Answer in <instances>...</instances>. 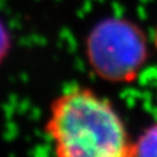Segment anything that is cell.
<instances>
[{
	"label": "cell",
	"instance_id": "7a4b0ae2",
	"mask_svg": "<svg viewBox=\"0 0 157 157\" xmlns=\"http://www.w3.org/2000/svg\"><path fill=\"white\" fill-rule=\"evenodd\" d=\"M87 56L103 79H134L147 57L145 36L132 22L123 19L100 21L87 38Z\"/></svg>",
	"mask_w": 157,
	"mask_h": 157
},
{
	"label": "cell",
	"instance_id": "277c9868",
	"mask_svg": "<svg viewBox=\"0 0 157 157\" xmlns=\"http://www.w3.org/2000/svg\"><path fill=\"white\" fill-rule=\"evenodd\" d=\"M10 48V36L6 27L0 21V63L4 61Z\"/></svg>",
	"mask_w": 157,
	"mask_h": 157
},
{
	"label": "cell",
	"instance_id": "3957f363",
	"mask_svg": "<svg viewBox=\"0 0 157 157\" xmlns=\"http://www.w3.org/2000/svg\"><path fill=\"white\" fill-rule=\"evenodd\" d=\"M134 156H157V124L144 130L134 141Z\"/></svg>",
	"mask_w": 157,
	"mask_h": 157
},
{
	"label": "cell",
	"instance_id": "6da1fadb",
	"mask_svg": "<svg viewBox=\"0 0 157 157\" xmlns=\"http://www.w3.org/2000/svg\"><path fill=\"white\" fill-rule=\"evenodd\" d=\"M59 157H130L134 141L109 99L88 87L57 95L45 124Z\"/></svg>",
	"mask_w": 157,
	"mask_h": 157
}]
</instances>
